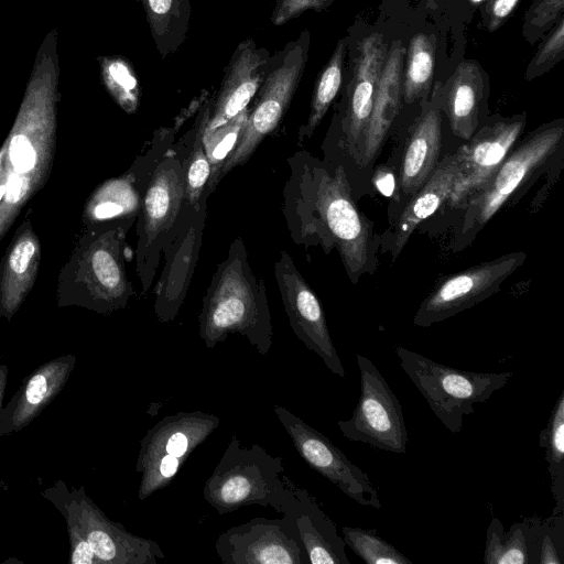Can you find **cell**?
<instances>
[{"label":"cell","mask_w":564,"mask_h":564,"mask_svg":"<svg viewBox=\"0 0 564 564\" xmlns=\"http://www.w3.org/2000/svg\"><path fill=\"white\" fill-rule=\"evenodd\" d=\"M282 212L293 242L336 250L352 284L377 268L372 223L358 208L341 164L301 150L288 158Z\"/></svg>","instance_id":"cell-1"},{"label":"cell","mask_w":564,"mask_h":564,"mask_svg":"<svg viewBox=\"0 0 564 564\" xmlns=\"http://www.w3.org/2000/svg\"><path fill=\"white\" fill-rule=\"evenodd\" d=\"M239 334L267 356L272 322L264 281L252 271L241 237H236L217 265L202 302L198 336L209 349Z\"/></svg>","instance_id":"cell-2"},{"label":"cell","mask_w":564,"mask_h":564,"mask_svg":"<svg viewBox=\"0 0 564 564\" xmlns=\"http://www.w3.org/2000/svg\"><path fill=\"white\" fill-rule=\"evenodd\" d=\"M282 458L254 443L231 438L203 487L205 501L219 514L251 505L282 512L285 486Z\"/></svg>","instance_id":"cell-3"},{"label":"cell","mask_w":564,"mask_h":564,"mask_svg":"<svg viewBox=\"0 0 564 564\" xmlns=\"http://www.w3.org/2000/svg\"><path fill=\"white\" fill-rule=\"evenodd\" d=\"M400 365L430 409L452 433L460 432L465 415L484 403L512 378V371L476 372L436 362L401 346L395 347Z\"/></svg>","instance_id":"cell-4"},{"label":"cell","mask_w":564,"mask_h":564,"mask_svg":"<svg viewBox=\"0 0 564 564\" xmlns=\"http://www.w3.org/2000/svg\"><path fill=\"white\" fill-rule=\"evenodd\" d=\"M310 42L311 35L305 29L271 55L265 77L249 106L240 139L219 170L218 184L231 170L246 164L260 143L280 124L303 77Z\"/></svg>","instance_id":"cell-5"},{"label":"cell","mask_w":564,"mask_h":564,"mask_svg":"<svg viewBox=\"0 0 564 564\" xmlns=\"http://www.w3.org/2000/svg\"><path fill=\"white\" fill-rule=\"evenodd\" d=\"M172 148L155 166L137 218L135 269L142 295L153 284L162 249L184 205L183 170Z\"/></svg>","instance_id":"cell-6"},{"label":"cell","mask_w":564,"mask_h":564,"mask_svg":"<svg viewBox=\"0 0 564 564\" xmlns=\"http://www.w3.org/2000/svg\"><path fill=\"white\" fill-rule=\"evenodd\" d=\"M219 425V417L202 411L169 414L141 440L137 471L141 501L166 487L183 462Z\"/></svg>","instance_id":"cell-7"},{"label":"cell","mask_w":564,"mask_h":564,"mask_svg":"<svg viewBox=\"0 0 564 564\" xmlns=\"http://www.w3.org/2000/svg\"><path fill=\"white\" fill-rule=\"evenodd\" d=\"M564 135V119L544 123L509 151L486 187L465 206L463 231L482 228L513 193L553 155Z\"/></svg>","instance_id":"cell-8"},{"label":"cell","mask_w":564,"mask_h":564,"mask_svg":"<svg viewBox=\"0 0 564 564\" xmlns=\"http://www.w3.org/2000/svg\"><path fill=\"white\" fill-rule=\"evenodd\" d=\"M356 358L360 397L351 416L337 422L339 431L350 441L404 454L409 435L399 398L370 359L360 354Z\"/></svg>","instance_id":"cell-9"},{"label":"cell","mask_w":564,"mask_h":564,"mask_svg":"<svg viewBox=\"0 0 564 564\" xmlns=\"http://www.w3.org/2000/svg\"><path fill=\"white\" fill-rule=\"evenodd\" d=\"M209 196L204 192L194 206L184 202L162 249L164 264L154 285L153 302L154 315L161 323L175 319L189 290L199 258Z\"/></svg>","instance_id":"cell-10"},{"label":"cell","mask_w":564,"mask_h":564,"mask_svg":"<svg viewBox=\"0 0 564 564\" xmlns=\"http://www.w3.org/2000/svg\"><path fill=\"white\" fill-rule=\"evenodd\" d=\"M525 259L510 252L446 276L420 304L414 325L430 327L494 295Z\"/></svg>","instance_id":"cell-11"},{"label":"cell","mask_w":564,"mask_h":564,"mask_svg":"<svg viewBox=\"0 0 564 564\" xmlns=\"http://www.w3.org/2000/svg\"><path fill=\"white\" fill-rule=\"evenodd\" d=\"M273 411L295 451L312 469L357 503L381 509L378 490L369 476L352 464L328 437L282 405H274Z\"/></svg>","instance_id":"cell-12"},{"label":"cell","mask_w":564,"mask_h":564,"mask_svg":"<svg viewBox=\"0 0 564 564\" xmlns=\"http://www.w3.org/2000/svg\"><path fill=\"white\" fill-rule=\"evenodd\" d=\"M274 276L295 336L324 361L332 373L344 378L345 368L330 337L322 304L286 251H281L274 262Z\"/></svg>","instance_id":"cell-13"},{"label":"cell","mask_w":564,"mask_h":564,"mask_svg":"<svg viewBox=\"0 0 564 564\" xmlns=\"http://www.w3.org/2000/svg\"><path fill=\"white\" fill-rule=\"evenodd\" d=\"M215 551L224 564H305L307 554L290 521L258 517L220 533Z\"/></svg>","instance_id":"cell-14"},{"label":"cell","mask_w":564,"mask_h":564,"mask_svg":"<svg viewBox=\"0 0 564 564\" xmlns=\"http://www.w3.org/2000/svg\"><path fill=\"white\" fill-rule=\"evenodd\" d=\"M525 122V113L489 122L456 151L459 172L447 199L451 207L465 208L486 187L517 143Z\"/></svg>","instance_id":"cell-15"},{"label":"cell","mask_w":564,"mask_h":564,"mask_svg":"<svg viewBox=\"0 0 564 564\" xmlns=\"http://www.w3.org/2000/svg\"><path fill=\"white\" fill-rule=\"evenodd\" d=\"M347 98L339 119V148L357 163L388 48L383 36L371 33L358 44Z\"/></svg>","instance_id":"cell-16"},{"label":"cell","mask_w":564,"mask_h":564,"mask_svg":"<svg viewBox=\"0 0 564 564\" xmlns=\"http://www.w3.org/2000/svg\"><path fill=\"white\" fill-rule=\"evenodd\" d=\"M282 514L290 521L311 564H350L336 524L316 499L283 475Z\"/></svg>","instance_id":"cell-17"},{"label":"cell","mask_w":564,"mask_h":564,"mask_svg":"<svg viewBox=\"0 0 564 564\" xmlns=\"http://www.w3.org/2000/svg\"><path fill=\"white\" fill-rule=\"evenodd\" d=\"M270 58L269 51L258 47L251 37L237 45L214 96L205 132L226 124L249 108L265 77Z\"/></svg>","instance_id":"cell-18"},{"label":"cell","mask_w":564,"mask_h":564,"mask_svg":"<svg viewBox=\"0 0 564 564\" xmlns=\"http://www.w3.org/2000/svg\"><path fill=\"white\" fill-rule=\"evenodd\" d=\"M438 84L433 100L410 130L400 169V187L413 196L429 180L438 163L442 147V116Z\"/></svg>","instance_id":"cell-19"},{"label":"cell","mask_w":564,"mask_h":564,"mask_svg":"<svg viewBox=\"0 0 564 564\" xmlns=\"http://www.w3.org/2000/svg\"><path fill=\"white\" fill-rule=\"evenodd\" d=\"M405 50L401 41L391 44L375 94L371 113L360 145L358 164L368 165L378 154L400 107Z\"/></svg>","instance_id":"cell-20"},{"label":"cell","mask_w":564,"mask_h":564,"mask_svg":"<svg viewBox=\"0 0 564 564\" xmlns=\"http://www.w3.org/2000/svg\"><path fill=\"white\" fill-rule=\"evenodd\" d=\"M485 79L477 62H462L445 86L438 85L441 109L447 116L453 133L468 141L478 126L479 105Z\"/></svg>","instance_id":"cell-21"},{"label":"cell","mask_w":564,"mask_h":564,"mask_svg":"<svg viewBox=\"0 0 564 564\" xmlns=\"http://www.w3.org/2000/svg\"><path fill=\"white\" fill-rule=\"evenodd\" d=\"M459 172L456 153L438 162L423 186L412 196L401 213L394 229L392 261L400 254L413 230L447 202Z\"/></svg>","instance_id":"cell-22"},{"label":"cell","mask_w":564,"mask_h":564,"mask_svg":"<svg viewBox=\"0 0 564 564\" xmlns=\"http://www.w3.org/2000/svg\"><path fill=\"white\" fill-rule=\"evenodd\" d=\"M540 519L513 523L508 531L498 518H492L487 531L484 552L486 564H536L539 561Z\"/></svg>","instance_id":"cell-23"},{"label":"cell","mask_w":564,"mask_h":564,"mask_svg":"<svg viewBox=\"0 0 564 564\" xmlns=\"http://www.w3.org/2000/svg\"><path fill=\"white\" fill-rule=\"evenodd\" d=\"M213 99L214 96L204 101L192 128L172 148L183 170L184 202L192 206L196 205L204 194L210 176V165L204 147V132Z\"/></svg>","instance_id":"cell-24"},{"label":"cell","mask_w":564,"mask_h":564,"mask_svg":"<svg viewBox=\"0 0 564 564\" xmlns=\"http://www.w3.org/2000/svg\"><path fill=\"white\" fill-rule=\"evenodd\" d=\"M145 13L154 45L162 58L175 53L186 39L191 0H138Z\"/></svg>","instance_id":"cell-25"},{"label":"cell","mask_w":564,"mask_h":564,"mask_svg":"<svg viewBox=\"0 0 564 564\" xmlns=\"http://www.w3.org/2000/svg\"><path fill=\"white\" fill-rule=\"evenodd\" d=\"M348 44V36L341 37L337 42L330 57L316 78L307 120L297 132L299 144L313 135L341 88Z\"/></svg>","instance_id":"cell-26"},{"label":"cell","mask_w":564,"mask_h":564,"mask_svg":"<svg viewBox=\"0 0 564 564\" xmlns=\"http://www.w3.org/2000/svg\"><path fill=\"white\" fill-rule=\"evenodd\" d=\"M545 451L551 491L556 502L554 513H564V390L561 391L547 421L539 435Z\"/></svg>","instance_id":"cell-27"},{"label":"cell","mask_w":564,"mask_h":564,"mask_svg":"<svg viewBox=\"0 0 564 564\" xmlns=\"http://www.w3.org/2000/svg\"><path fill=\"white\" fill-rule=\"evenodd\" d=\"M434 64L435 47L431 37L424 33L413 35L402 72V98L406 104L426 96L434 75Z\"/></svg>","instance_id":"cell-28"},{"label":"cell","mask_w":564,"mask_h":564,"mask_svg":"<svg viewBox=\"0 0 564 564\" xmlns=\"http://www.w3.org/2000/svg\"><path fill=\"white\" fill-rule=\"evenodd\" d=\"M248 110L249 108L226 124L204 132V147L210 165V176L205 188L208 195L215 192L219 170L240 139Z\"/></svg>","instance_id":"cell-29"},{"label":"cell","mask_w":564,"mask_h":564,"mask_svg":"<svg viewBox=\"0 0 564 564\" xmlns=\"http://www.w3.org/2000/svg\"><path fill=\"white\" fill-rule=\"evenodd\" d=\"M343 540L368 564H412V561L372 530L344 527Z\"/></svg>","instance_id":"cell-30"},{"label":"cell","mask_w":564,"mask_h":564,"mask_svg":"<svg viewBox=\"0 0 564 564\" xmlns=\"http://www.w3.org/2000/svg\"><path fill=\"white\" fill-rule=\"evenodd\" d=\"M104 77L110 93L123 110L128 113L135 112L140 101V86L129 61L120 56L104 61Z\"/></svg>","instance_id":"cell-31"},{"label":"cell","mask_w":564,"mask_h":564,"mask_svg":"<svg viewBox=\"0 0 564 564\" xmlns=\"http://www.w3.org/2000/svg\"><path fill=\"white\" fill-rule=\"evenodd\" d=\"M564 57V17L549 30L527 66L524 77L528 80L547 73Z\"/></svg>","instance_id":"cell-32"},{"label":"cell","mask_w":564,"mask_h":564,"mask_svg":"<svg viewBox=\"0 0 564 564\" xmlns=\"http://www.w3.org/2000/svg\"><path fill=\"white\" fill-rule=\"evenodd\" d=\"M564 0H534L524 13L522 35L533 44L563 17Z\"/></svg>","instance_id":"cell-33"},{"label":"cell","mask_w":564,"mask_h":564,"mask_svg":"<svg viewBox=\"0 0 564 564\" xmlns=\"http://www.w3.org/2000/svg\"><path fill=\"white\" fill-rule=\"evenodd\" d=\"M539 564L564 562V513H552L541 521Z\"/></svg>","instance_id":"cell-34"},{"label":"cell","mask_w":564,"mask_h":564,"mask_svg":"<svg viewBox=\"0 0 564 564\" xmlns=\"http://www.w3.org/2000/svg\"><path fill=\"white\" fill-rule=\"evenodd\" d=\"M334 0H275L271 22L275 26L283 25L307 10L322 12L328 9Z\"/></svg>","instance_id":"cell-35"},{"label":"cell","mask_w":564,"mask_h":564,"mask_svg":"<svg viewBox=\"0 0 564 564\" xmlns=\"http://www.w3.org/2000/svg\"><path fill=\"white\" fill-rule=\"evenodd\" d=\"M520 0H485L482 23L487 31L500 29L516 10Z\"/></svg>","instance_id":"cell-36"},{"label":"cell","mask_w":564,"mask_h":564,"mask_svg":"<svg viewBox=\"0 0 564 564\" xmlns=\"http://www.w3.org/2000/svg\"><path fill=\"white\" fill-rule=\"evenodd\" d=\"M10 160L18 172H28L33 169L36 154L35 151L24 135H15L10 143Z\"/></svg>","instance_id":"cell-37"},{"label":"cell","mask_w":564,"mask_h":564,"mask_svg":"<svg viewBox=\"0 0 564 564\" xmlns=\"http://www.w3.org/2000/svg\"><path fill=\"white\" fill-rule=\"evenodd\" d=\"M34 252L35 247L31 240L20 241L14 247L9 258V264L12 271L18 274L25 272Z\"/></svg>","instance_id":"cell-38"},{"label":"cell","mask_w":564,"mask_h":564,"mask_svg":"<svg viewBox=\"0 0 564 564\" xmlns=\"http://www.w3.org/2000/svg\"><path fill=\"white\" fill-rule=\"evenodd\" d=\"M376 188L386 197H392L395 193V178L392 171L386 166L378 167L373 175Z\"/></svg>","instance_id":"cell-39"},{"label":"cell","mask_w":564,"mask_h":564,"mask_svg":"<svg viewBox=\"0 0 564 564\" xmlns=\"http://www.w3.org/2000/svg\"><path fill=\"white\" fill-rule=\"evenodd\" d=\"M46 388L45 377L42 375L34 376L26 387L25 395L28 402L31 404L40 403L44 398Z\"/></svg>","instance_id":"cell-40"},{"label":"cell","mask_w":564,"mask_h":564,"mask_svg":"<svg viewBox=\"0 0 564 564\" xmlns=\"http://www.w3.org/2000/svg\"><path fill=\"white\" fill-rule=\"evenodd\" d=\"M91 546L86 541H80L73 553L72 562L74 564H91L95 558Z\"/></svg>","instance_id":"cell-41"},{"label":"cell","mask_w":564,"mask_h":564,"mask_svg":"<svg viewBox=\"0 0 564 564\" xmlns=\"http://www.w3.org/2000/svg\"><path fill=\"white\" fill-rule=\"evenodd\" d=\"M22 186V180L17 174H11L8 180V186L6 187L7 199L10 203H15L19 199Z\"/></svg>","instance_id":"cell-42"},{"label":"cell","mask_w":564,"mask_h":564,"mask_svg":"<svg viewBox=\"0 0 564 564\" xmlns=\"http://www.w3.org/2000/svg\"><path fill=\"white\" fill-rule=\"evenodd\" d=\"M471 4L474 6H479L485 0H468Z\"/></svg>","instance_id":"cell-43"},{"label":"cell","mask_w":564,"mask_h":564,"mask_svg":"<svg viewBox=\"0 0 564 564\" xmlns=\"http://www.w3.org/2000/svg\"><path fill=\"white\" fill-rule=\"evenodd\" d=\"M6 186L4 185H0V199L2 198V196L4 195L6 193Z\"/></svg>","instance_id":"cell-44"}]
</instances>
